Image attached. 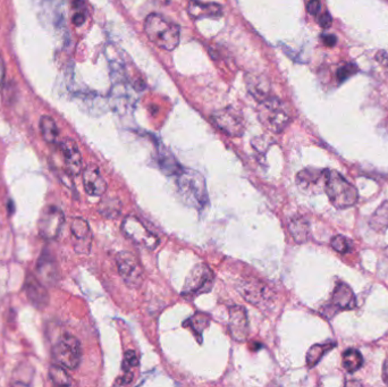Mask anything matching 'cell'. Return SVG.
<instances>
[{"mask_svg":"<svg viewBox=\"0 0 388 387\" xmlns=\"http://www.w3.org/2000/svg\"><path fill=\"white\" fill-rule=\"evenodd\" d=\"M144 32L151 43L167 52L174 50L180 45V28L158 14L148 16L144 22Z\"/></svg>","mask_w":388,"mask_h":387,"instance_id":"1","label":"cell"},{"mask_svg":"<svg viewBox=\"0 0 388 387\" xmlns=\"http://www.w3.org/2000/svg\"><path fill=\"white\" fill-rule=\"evenodd\" d=\"M178 192L189 207L203 209L208 204V191L205 177L199 172L187 169L180 172L178 179Z\"/></svg>","mask_w":388,"mask_h":387,"instance_id":"2","label":"cell"},{"mask_svg":"<svg viewBox=\"0 0 388 387\" xmlns=\"http://www.w3.org/2000/svg\"><path fill=\"white\" fill-rule=\"evenodd\" d=\"M258 119L272 133H281L290 123V115L284 103L275 97H268L258 105Z\"/></svg>","mask_w":388,"mask_h":387,"instance_id":"3","label":"cell"},{"mask_svg":"<svg viewBox=\"0 0 388 387\" xmlns=\"http://www.w3.org/2000/svg\"><path fill=\"white\" fill-rule=\"evenodd\" d=\"M325 192L334 207L339 209L355 206L359 199L358 190L336 171H328Z\"/></svg>","mask_w":388,"mask_h":387,"instance_id":"4","label":"cell"},{"mask_svg":"<svg viewBox=\"0 0 388 387\" xmlns=\"http://www.w3.org/2000/svg\"><path fill=\"white\" fill-rule=\"evenodd\" d=\"M52 359L59 366L74 370L80 366L82 360V347L77 337L73 335L61 336L52 347Z\"/></svg>","mask_w":388,"mask_h":387,"instance_id":"5","label":"cell"},{"mask_svg":"<svg viewBox=\"0 0 388 387\" xmlns=\"http://www.w3.org/2000/svg\"><path fill=\"white\" fill-rule=\"evenodd\" d=\"M124 234L134 242L148 250H153L160 244V238L155 233L151 232L147 226L138 217L127 216L122 224Z\"/></svg>","mask_w":388,"mask_h":387,"instance_id":"6","label":"cell"},{"mask_svg":"<svg viewBox=\"0 0 388 387\" xmlns=\"http://www.w3.org/2000/svg\"><path fill=\"white\" fill-rule=\"evenodd\" d=\"M211 121L215 126L229 137H239L243 135L245 130V119L240 110L233 107H225L216 110L211 115Z\"/></svg>","mask_w":388,"mask_h":387,"instance_id":"7","label":"cell"},{"mask_svg":"<svg viewBox=\"0 0 388 387\" xmlns=\"http://www.w3.org/2000/svg\"><path fill=\"white\" fill-rule=\"evenodd\" d=\"M116 264L118 273L127 287L138 289L143 284V268L133 253L127 251L118 253L116 257Z\"/></svg>","mask_w":388,"mask_h":387,"instance_id":"8","label":"cell"},{"mask_svg":"<svg viewBox=\"0 0 388 387\" xmlns=\"http://www.w3.org/2000/svg\"><path fill=\"white\" fill-rule=\"evenodd\" d=\"M64 223V213L56 206H48L43 209L39 218V234L46 240H54L59 236Z\"/></svg>","mask_w":388,"mask_h":387,"instance_id":"9","label":"cell"},{"mask_svg":"<svg viewBox=\"0 0 388 387\" xmlns=\"http://www.w3.org/2000/svg\"><path fill=\"white\" fill-rule=\"evenodd\" d=\"M328 171L329 169L304 168L297 173L295 180L297 188L306 195H319L325 192Z\"/></svg>","mask_w":388,"mask_h":387,"instance_id":"10","label":"cell"},{"mask_svg":"<svg viewBox=\"0 0 388 387\" xmlns=\"http://www.w3.org/2000/svg\"><path fill=\"white\" fill-rule=\"evenodd\" d=\"M214 281V274L205 264H199L191 271L184 283L183 294L192 296L210 290Z\"/></svg>","mask_w":388,"mask_h":387,"instance_id":"11","label":"cell"},{"mask_svg":"<svg viewBox=\"0 0 388 387\" xmlns=\"http://www.w3.org/2000/svg\"><path fill=\"white\" fill-rule=\"evenodd\" d=\"M229 333L233 339L238 342H245L248 340L249 318L247 310L242 305H233L229 308Z\"/></svg>","mask_w":388,"mask_h":387,"instance_id":"12","label":"cell"},{"mask_svg":"<svg viewBox=\"0 0 388 387\" xmlns=\"http://www.w3.org/2000/svg\"><path fill=\"white\" fill-rule=\"evenodd\" d=\"M59 149L68 173L74 176L81 174L83 169V159L77 142L72 139H64L59 144Z\"/></svg>","mask_w":388,"mask_h":387,"instance_id":"13","label":"cell"},{"mask_svg":"<svg viewBox=\"0 0 388 387\" xmlns=\"http://www.w3.org/2000/svg\"><path fill=\"white\" fill-rule=\"evenodd\" d=\"M36 271L38 280L46 287H52L59 280V267L55 258L48 250H43L42 255L38 260Z\"/></svg>","mask_w":388,"mask_h":387,"instance_id":"14","label":"cell"},{"mask_svg":"<svg viewBox=\"0 0 388 387\" xmlns=\"http://www.w3.org/2000/svg\"><path fill=\"white\" fill-rule=\"evenodd\" d=\"M83 185L86 192L91 197H101L107 191V182L95 165H89L83 171Z\"/></svg>","mask_w":388,"mask_h":387,"instance_id":"15","label":"cell"},{"mask_svg":"<svg viewBox=\"0 0 388 387\" xmlns=\"http://www.w3.org/2000/svg\"><path fill=\"white\" fill-rule=\"evenodd\" d=\"M24 291L31 303L37 308H45L49 303V293L46 285H43L37 276L29 274L25 278Z\"/></svg>","mask_w":388,"mask_h":387,"instance_id":"16","label":"cell"},{"mask_svg":"<svg viewBox=\"0 0 388 387\" xmlns=\"http://www.w3.org/2000/svg\"><path fill=\"white\" fill-rule=\"evenodd\" d=\"M74 248L77 252H89L91 248L92 233L89 224L82 218H75L70 226Z\"/></svg>","mask_w":388,"mask_h":387,"instance_id":"17","label":"cell"},{"mask_svg":"<svg viewBox=\"0 0 388 387\" xmlns=\"http://www.w3.org/2000/svg\"><path fill=\"white\" fill-rule=\"evenodd\" d=\"M245 86L249 93L257 101H263L270 97L272 84L263 74L248 73L245 75Z\"/></svg>","mask_w":388,"mask_h":387,"instance_id":"18","label":"cell"},{"mask_svg":"<svg viewBox=\"0 0 388 387\" xmlns=\"http://www.w3.org/2000/svg\"><path fill=\"white\" fill-rule=\"evenodd\" d=\"M332 305L339 310H352L357 305L355 293L348 284L339 282L332 296Z\"/></svg>","mask_w":388,"mask_h":387,"instance_id":"19","label":"cell"},{"mask_svg":"<svg viewBox=\"0 0 388 387\" xmlns=\"http://www.w3.org/2000/svg\"><path fill=\"white\" fill-rule=\"evenodd\" d=\"M240 292L247 301L252 305H260L261 302L268 300L269 290L266 285L259 281L243 282L240 287Z\"/></svg>","mask_w":388,"mask_h":387,"instance_id":"20","label":"cell"},{"mask_svg":"<svg viewBox=\"0 0 388 387\" xmlns=\"http://www.w3.org/2000/svg\"><path fill=\"white\" fill-rule=\"evenodd\" d=\"M187 12L189 15L196 21L223 15V8L218 3H201L199 0H189Z\"/></svg>","mask_w":388,"mask_h":387,"instance_id":"21","label":"cell"},{"mask_svg":"<svg viewBox=\"0 0 388 387\" xmlns=\"http://www.w3.org/2000/svg\"><path fill=\"white\" fill-rule=\"evenodd\" d=\"M288 229L297 243L302 244L308 241L309 234H310V224L304 217H294L293 220H290Z\"/></svg>","mask_w":388,"mask_h":387,"instance_id":"22","label":"cell"},{"mask_svg":"<svg viewBox=\"0 0 388 387\" xmlns=\"http://www.w3.org/2000/svg\"><path fill=\"white\" fill-rule=\"evenodd\" d=\"M370 227L377 233H385L388 229V202H382L369 220Z\"/></svg>","mask_w":388,"mask_h":387,"instance_id":"23","label":"cell"},{"mask_svg":"<svg viewBox=\"0 0 388 387\" xmlns=\"http://www.w3.org/2000/svg\"><path fill=\"white\" fill-rule=\"evenodd\" d=\"M41 135L48 144H56L59 137V126L56 124L55 119L48 115L41 116L39 122Z\"/></svg>","mask_w":388,"mask_h":387,"instance_id":"24","label":"cell"},{"mask_svg":"<svg viewBox=\"0 0 388 387\" xmlns=\"http://www.w3.org/2000/svg\"><path fill=\"white\" fill-rule=\"evenodd\" d=\"M336 347V342H326L323 344H315L310 348L306 354V365L310 368L315 367L317 363L323 359L325 354H327L328 351Z\"/></svg>","mask_w":388,"mask_h":387,"instance_id":"25","label":"cell"},{"mask_svg":"<svg viewBox=\"0 0 388 387\" xmlns=\"http://www.w3.org/2000/svg\"><path fill=\"white\" fill-rule=\"evenodd\" d=\"M343 367L348 370V372H355L362 367L364 363V358L361 356L360 352L355 349H348L343 354Z\"/></svg>","mask_w":388,"mask_h":387,"instance_id":"26","label":"cell"},{"mask_svg":"<svg viewBox=\"0 0 388 387\" xmlns=\"http://www.w3.org/2000/svg\"><path fill=\"white\" fill-rule=\"evenodd\" d=\"M65 369L66 368L59 366L57 363L50 366L48 374H49L50 381L54 384L59 385V386H70V385L73 384L72 378L70 377V375H68V372Z\"/></svg>","mask_w":388,"mask_h":387,"instance_id":"27","label":"cell"},{"mask_svg":"<svg viewBox=\"0 0 388 387\" xmlns=\"http://www.w3.org/2000/svg\"><path fill=\"white\" fill-rule=\"evenodd\" d=\"M99 211L102 213V216L116 218V217L120 216L122 206H121V202L117 199H104L100 202Z\"/></svg>","mask_w":388,"mask_h":387,"instance_id":"28","label":"cell"},{"mask_svg":"<svg viewBox=\"0 0 388 387\" xmlns=\"http://www.w3.org/2000/svg\"><path fill=\"white\" fill-rule=\"evenodd\" d=\"M330 245L339 253H348L352 250V243L348 238L343 235H336L332 238Z\"/></svg>","mask_w":388,"mask_h":387,"instance_id":"29","label":"cell"},{"mask_svg":"<svg viewBox=\"0 0 388 387\" xmlns=\"http://www.w3.org/2000/svg\"><path fill=\"white\" fill-rule=\"evenodd\" d=\"M139 366V358L134 351H127L124 356V361H123V370L124 372H129L133 370V368Z\"/></svg>","mask_w":388,"mask_h":387,"instance_id":"30","label":"cell"},{"mask_svg":"<svg viewBox=\"0 0 388 387\" xmlns=\"http://www.w3.org/2000/svg\"><path fill=\"white\" fill-rule=\"evenodd\" d=\"M74 8L77 10V13L74 14L73 23L77 25V26H81V25L84 24V22H86V14L83 12V10H86L84 3H83L82 0H75Z\"/></svg>","mask_w":388,"mask_h":387,"instance_id":"31","label":"cell"},{"mask_svg":"<svg viewBox=\"0 0 388 387\" xmlns=\"http://www.w3.org/2000/svg\"><path fill=\"white\" fill-rule=\"evenodd\" d=\"M358 72V68L355 64L343 65L342 68H339L337 70V79L339 82H344L348 77L355 75Z\"/></svg>","mask_w":388,"mask_h":387,"instance_id":"32","label":"cell"},{"mask_svg":"<svg viewBox=\"0 0 388 387\" xmlns=\"http://www.w3.org/2000/svg\"><path fill=\"white\" fill-rule=\"evenodd\" d=\"M321 3L319 0H310L306 6V10L311 15H317L320 12Z\"/></svg>","mask_w":388,"mask_h":387,"instance_id":"33","label":"cell"},{"mask_svg":"<svg viewBox=\"0 0 388 387\" xmlns=\"http://www.w3.org/2000/svg\"><path fill=\"white\" fill-rule=\"evenodd\" d=\"M318 23L321 28L328 29L330 28V25L333 23V20H332L328 13H324V14H321L319 16Z\"/></svg>","mask_w":388,"mask_h":387,"instance_id":"34","label":"cell"},{"mask_svg":"<svg viewBox=\"0 0 388 387\" xmlns=\"http://www.w3.org/2000/svg\"><path fill=\"white\" fill-rule=\"evenodd\" d=\"M132 381H133V372H124V375L117 379L115 385H129L131 384Z\"/></svg>","mask_w":388,"mask_h":387,"instance_id":"35","label":"cell"},{"mask_svg":"<svg viewBox=\"0 0 388 387\" xmlns=\"http://www.w3.org/2000/svg\"><path fill=\"white\" fill-rule=\"evenodd\" d=\"M323 41H324L326 46L333 47L336 45L337 39L334 36H323Z\"/></svg>","mask_w":388,"mask_h":387,"instance_id":"36","label":"cell"},{"mask_svg":"<svg viewBox=\"0 0 388 387\" xmlns=\"http://www.w3.org/2000/svg\"><path fill=\"white\" fill-rule=\"evenodd\" d=\"M3 79H5V63H3V57L0 56V88L3 86Z\"/></svg>","mask_w":388,"mask_h":387,"instance_id":"37","label":"cell"},{"mask_svg":"<svg viewBox=\"0 0 388 387\" xmlns=\"http://www.w3.org/2000/svg\"><path fill=\"white\" fill-rule=\"evenodd\" d=\"M382 379H384V383L388 385V357L386 358L384 367H382Z\"/></svg>","mask_w":388,"mask_h":387,"instance_id":"38","label":"cell"},{"mask_svg":"<svg viewBox=\"0 0 388 387\" xmlns=\"http://www.w3.org/2000/svg\"><path fill=\"white\" fill-rule=\"evenodd\" d=\"M384 253H385L386 256L388 257V247L386 248L385 251H384Z\"/></svg>","mask_w":388,"mask_h":387,"instance_id":"39","label":"cell"}]
</instances>
